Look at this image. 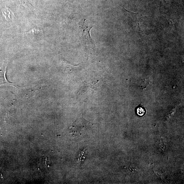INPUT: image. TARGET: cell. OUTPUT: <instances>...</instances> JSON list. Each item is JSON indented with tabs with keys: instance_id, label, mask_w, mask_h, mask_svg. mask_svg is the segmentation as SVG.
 I'll list each match as a JSON object with an SVG mask.
<instances>
[{
	"instance_id": "1",
	"label": "cell",
	"mask_w": 184,
	"mask_h": 184,
	"mask_svg": "<svg viewBox=\"0 0 184 184\" xmlns=\"http://www.w3.org/2000/svg\"><path fill=\"white\" fill-rule=\"evenodd\" d=\"M7 66L3 65L0 68V86L4 85H9L14 86L15 87H18L17 85L10 83L9 82L6 78V74Z\"/></svg>"
},
{
	"instance_id": "2",
	"label": "cell",
	"mask_w": 184,
	"mask_h": 184,
	"mask_svg": "<svg viewBox=\"0 0 184 184\" xmlns=\"http://www.w3.org/2000/svg\"><path fill=\"white\" fill-rule=\"evenodd\" d=\"M1 11L3 16L7 21L12 20L13 17H15L14 13L7 6H6L5 8L3 9Z\"/></svg>"
},
{
	"instance_id": "3",
	"label": "cell",
	"mask_w": 184,
	"mask_h": 184,
	"mask_svg": "<svg viewBox=\"0 0 184 184\" xmlns=\"http://www.w3.org/2000/svg\"><path fill=\"white\" fill-rule=\"evenodd\" d=\"M146 112L145 108L141 105L138 106L136 109V113L139 116H143L145 114Z\"/></svg>"
},
{
	"instance_id": "4",
	"label": "cell",
	"mask_w": 184,
	"mask_h": 184,
	"mask_svg": "<svg viewBox=\"0 0 184 184\" xmlns=\"http://www.w3.org/2000/svg\"><path fill=\"white\" fill-rule=\"evenodd\" d=\"M26 34H30L33 35H38L43 34V30L33 28L29 32H26Z\"/></svg>"
},
{
	"instance_id": "5",
	"label": "cell",
	"mask_w": 184,
	"mask_h": 184,
	"mask_svg": "<svg viewBox=\"0 0 184 184\" xmlns=\"http://www.w3.org/2000/svg\"><path fill=\"white\" fill-rule=\"evenodd\" d=\"M19 1L22 5L29 10H32L34 8L33 6L27 0H19Z\"/></svg>"
},
{
	"instance_id": "6",
	"label": "cell",
	"mask_w": 184,
	"mask_h": 184,
	"mask_svg": "<svg viewBox=\"0 0 184 184\" xmlns=\"http://www.w3.org/2000/svg\"><path fill=\"white\" fill-rule=\"evenodd\" d=\"M137 28L139 29V30H141V26L140 24L139 23L137 24Z\"/></svg>"
},
{
	"instance_id": "7",
	"label": "cell",
	"mask_w": 184,
	"mask_h": 184,
	"mask_svg": "<svg viewBox=\"0 0 184 184\" xmlns=\"http://www.w3.org/2000/svg\"><path fill=\"white\" fill-rule=\"evenodd\" d=\"M168 21H169V22H170V24H171L172 25H172H173V24L172 22V21L171 20V19H168Z\"/></svg>"
}]
</instances>
